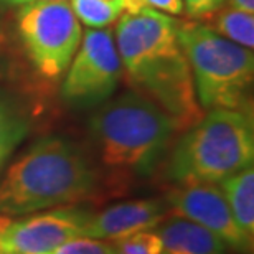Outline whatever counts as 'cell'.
Instances as JSON below:
<instances>
[{
	"instance_id": "cell-12",
	"label": "cell",
	"mask_w": 254,
	"mask_h": 254,
	"mask_svg": "<svg viewBox=\"0 0 254 254\" xmlns=\"http://www.w3.org/2000/svg\"><path fill=\"white\" fill-rule=\"evenodd\" d=\"M231 215L243 236L254 245V169L246 167L220 182Z\"/></svg>"
},
{
	"instance_id": "cell-13",
	"label": "cell",
	"mask_w": 254,
	"mask_h": 254,
	"mask_svg": "<svg viewBox=\"0 0 254 254\" xmlns=\"http://www.w3.org/2000/svg\"><path fill=\"white\" fill-rule=\"evenodd\" d=\"M30 130V121L23 109L0 93V174L15 149Z\"/></svg>"
},
{
	"instance_id": "cell-5",
	"label": "cell",
	"mask_w": 254,
	"mask_h": 254,
	"mask_svg": "<svg viewBox=\"0 0 254 254\" xmlns=\"http://www.w3.org/2000/svg\"><path fill=\"white\" fill-rule=\"evenodd\" d=\"M179 40L189 60L203 111L231 109L253 116L254 53L200 22H180Z\"/></svg>"
},
{
	"instance_id": "cell-24",
	"label": "cell",
	"mask_w": 254,
	"mask_h": 254,
	"mask_svg": "<svg viewBox=\"0 0 254 254\" xmlns=\"http://www.w3.org/2000/svg\"><path fill=\"white\" fill-rule=\"evenodd\" d=\"M43 254H50V253H43Z\"/></svg>"
},
{
	"instance_id": "cell-19",
	"label": "cell",
	"mask_w": 254,
	"mask_h": 254,
	"mask_svg": "<svg viewBox=\"0 0 254 254\" xmlns=\"http://www.w3.org/2000/svg\"><path fill=\"white\" fill-rule=\"evenodd\" d=\"M15 53L7 28L0 22V79H8L15 71Z\"/></svg>"
},
{
	"instance_id": "cell-11",
	"label": "cell",
	"mask_w": 254,
	"mask_h": 254,
	"mask_svg": "<svg viewBox=\"0 0 254 254\" xmlns=\"http://www.w3.org/2000/svg\"><path fill=\"white\" fill-rule=\"evenodd\" d=\"M162 254H226V245L198 223L184 216H167L154 228Z\"/></svg>"
},
{
	"instance_id": "cell-22",
	"label": "cell",
	"mask_w": 254,
	"mask_h": 254,
	"mask_svg": "<svg viewBox=\"0 0 254 254\" xmlns=\"http://www.w3.org/2000/svg\"><path fill=\"white\" fill-rule=\"evenodd\" d=\"M33 2H40V0H0V7H20V5Z\"/></svg>"
},
{
	"instance_id": "cell-8",
	"label": "cell",
	"mask_w": 254,
	"mask_h": 254,
	"mask_svg": "<svg viewBox=\"0 0 254 254\" xmlns=\"http://www.w3.org/2000/svg\"><path fill=\"white\" fill-rule=\"evenodd\" d=\"M91 211L66 205L27 215L20 220L10 218L0 233V245L8 254L53 253L63 243L81 238Z\"/></svg>"
},
{
	"instance_id": "cell-3",
	"label": "cell",
	"mask_w": 254,
	"mask_h": 254,
	"mask_svg": "<svg viewBox=\"0 0 254 254\" xmlns=\"http://www.w3.org/2000/svg\"><path fill=\"white\" fill-rule=\"evenodd\" d=\"M88 132L106 169L149 175L180 130L159 104L132 89L99 104L88 121Z\"/></svg>"
},
{
	"instance_id": "cell-4",
	"label": "cell",
	"mask_w": 254,
	"mask_h": 254,
	"mask_svg": "<svg viewBox=\"0 0 254 254\" xmlns=\"http://www.w3.org/2000/svg\"><path fill=\"white\" fill-rule=\"evenodd\" d=\"M254 160L253 116L231 109H211L182 132L165 164L174 185L220 184L251 167Z\"/></svg>"
},
{
	"instance_id": "cell-20",
	"label": "cell",
	"mask_w": 254,
	"mask_h": 254,
	"mask_svg": "<svg viewBox=\"0 0 254 254\" xmlns=\"http://www.w3.org/2000/svg\"><path fill=\"white\" fill-rule=\"evenodd\" d=\"M225 0H184L185 13L193 20L208 18L218 8L223 7Z\"/></svg>"
},
{
	"instance_id": "cell-14",
	"label": "cell",
	"mask_w": 254,
	"mask_h": 254,
	"mask_svg": "<svg viewBox=\"0 0 254 254\" xmlns=\"http://www.w3.org/2000/svg\"><path fill=\"white\" fill-rule=\"evenodd\" d=\"M210 27L218 35L240 47L253 50L254 47V15L233 7H220L210 15Z\"/></svg>"
},
{
	"instance_id": "cell-18",
	"label": "cell",
	"mask_w": 254,
	"mask_h": 254,
	"mask_svg": "<svg viewBox=\"0 0 254 254\" xmlns=\"http://www.w3.org/2000/svg\"><path fill=\"white\" fill-rule=\"evenodd\" d=\"M124 5L126 12H135L139 8L149 7L170 17H179L185 13L184 0H124Z\"/></svg>"
},
{
	"instance_id": "cell-1",
	"label": "cell",
	"mask_w": 254,
	"mask_h": 254,
	"mask_svg": "<svg viewBox=\"0 0 254 254\" xmlns=\"http://www.w3.org/2000/svg\"><path fill=\"white\" fill-rule=\"evenodd\" d=\"M114 40L134 89L159 104L180 132L203 118L205 111L198 104L189 60L179 40V20L149 7L124 12Z\"/></svg>"
},
{
	"instance_id": "cell-17",
	"label": "cell",
	"mask_w": 254,
	"mask_h": 254,
	"mask_svg": "<svg viewBox=\"0 0 254 254\" xmlns=\"http://www.w3.org/2000/svg\"><path fill=\"white\" fill-rule=\"evenodd\" d=\"M50 254H118V251L113 243L81 236L63 243Z\"/></svg>"
},
{
	"instance_id": "cell-7",
	"label": "cell",
	"mask_w": 254,
	"mask_h": 254,
	"mask_svg": "<svg viewBox=\"0 0 254 254\" xmlns=\"http://www.w3.org/2000/svg\"><path fill=\"white\" fill-rule=\"evenodd\" d=\"M123 73L114 33L88 28L63 74L62 99L76 109L98 108L114 96Z\"/></svg>"
},
{
	"instance_id": "cell-10",
	"label": "cell",
	"mask_w": 254,
	"mask_h": 254,
	"mask_svg": "<svg viewBox=\"0 0 254 254\" xmlns=\"http://www.w3.org/2000/svg\"><path fill=\"white\" fill-rule=\"evenodd\" d=\"M165 200L145 198L111 205L99 213H91L84 223L83 238L93 240H121L132 233L155 228L164 218L169 216Z\"/></svg>"
},
{
	"instance_id": "cell-23",
	"label": "cell",
	"mask_w": 254,
	"mask_h": 254,
	"mask_svg": "<svg viewBox=\"0 0 254 254\" xmlns=\"http://www.w3.org/2000/svg\"><path fill=\"white\" fill-rule=\"evenodd\" d=\"M0 254H8V253H7V251H5V250H3V248H2V245H0Z\"/></svg>"
},
{
	"instance_id": "cell-16",
	"label": "cell",
	"mask_w": 254,
	"mask_h": 254,
	"mask_svg": "<svg viewBox=\"0 0 254 254\" xmlns=\"http://www.w3.org/2000/svg\"><path fill=\"white\" fill-rule=\"evenodd\" d=\"M114 248L118 254H162V241L154 230H142L116 240Z\"/></svg>"
},
{
	"instance_id": "cell-21",
	"label": "cell",
	"mask_w": 254,
	"mask_h": 254,
	"mask_svg": "<svg viewBox=\"0 0 254 254\" xmlns=\"http://www.w3.org/2000/svg\"><path fill=\"white\" fill-rule=\"evenodd\" d=\"M225 2L228 7L243 10V12L254 15V0H225Z\"/></svg>"
},
{
	"instance_id": "cell-2",
	"label": "cell",
	"mask_w": 254,
	"mask_h": 254,
	"mask_svg": "<svg viewBox=\"0 0 254 254\" xmlns=\"http://www.w3.org/2000/svg\"><path fill=\"white\" fill-rule=\"evenodd\" d=\"M99 187V172L73 140L48 135L30 145L0 177V215L27 216L74 205Z\"/></svg>"
},
{
	"instance_id": "cell-9",
	"label": "cell",
	"mask_w": 254,
	"mask_h": 254,
	"mask_svg": "<svg viewBox=\"0 0 254 254\" xmlns=\"http://www.w3.org/2000/svg\"><path fill=\"white\" fill-rule=\"evenodd\" d=\"M164 200L174 215L206 228L220 238L226 248L240 254H253L254 245L243 236L226 198L216 184L174 185L165 193Z\"/></svg>"
},
{
	"instance_id": "cell-6",
	"label": "cell",
	"mask_w": 254,
	"mask_h": 254,
	"mask_svg": "<svg viewBox=\"0 0 254 254\" xmlns=\"http://www.w3.org/2000/svg\"><path fill=\"white\" fill-rule=\"evenodd\" d=\"M15 28L35 73L58 83L83 38V27L68 0L20 5L15 13Z\"/></svg>"
},
{
	"instance_id": "cell-15",
	"label": "cell",
	"mask_w": 254,
	"mask_h": 254,
	"mask_svg": "<svg viewBox=\"0 0 254 254\" xmlns=\"http://www.w3.org/2000/svg\"><path fill=\"white\" fill-rule=\"evenodd\" d=\"M81 25L108 28L126 12L124 0H68Z\"/></svg>"
}]
</instances>
